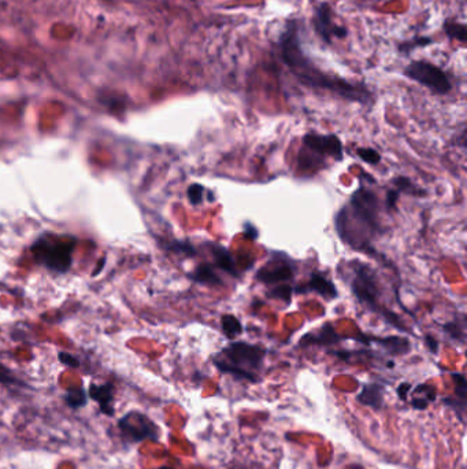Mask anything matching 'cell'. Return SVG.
Instances as JSON below:
<instances>
[{"label": "cell", "mask_w": 467, "mask_h": 469, "mask_svg": "<svg viewBox=\"0 0 467 469\" xmlns=\"http://www.w3.org/2000/svg\"><path fill=\"white\" fill-rule=\"evenodd\" d=\"M280 47H281V53H282L281 55H282L284 62L303 84L312 88L330 91L347 101H353V102H360V103L369 102L370 92L364 87L352 84L340 77H333L330 75H326L304 55L302 43L299 39V34H297V25L295 21L289 23L286 29L284 31L280 39Z\"/></svg>", "instance_id": "1"}, {"label": "cell", "mask_w": 467, "mask_h": 469, "mask_svg": "<svg viewBox=\"0 0 467 469\" xmlns=\"http://www.w3.org/2000/svg\"><path fill=\"white\" fill-rule=\"evenodd\" d=\"M266 350L262 346L245 342H232L218 357L214 358V365L236 379L258 383V372L262 369Z\"/></svg>", "instance_id": "2"}, {"label": "cell", "mask_w": 467, "mask_h": 469, "mask_svg": "<svg viewBox=\"0 0 467 469\" xmlns=\"http://www.w3.org/2000/svg\"><path fill=\"white\" fill-rule=\"evenodd\" d=\"M76 246L75 238H59L55 235H43L39 238L32 250L38 262L46 268L64 273L72 265V254Z\"/></svg>", "instance_id": "3"}, {"label": "cell", "mask_w": 467, "mask_h": 469, "mask_svg": "<svg viewBox=\"0 0 467 469\" xmlns=\"http://www.w3.org/2000/svg\"><path fill=\"white\" fill-rule=\"evenodd\" d=\"M404 75L437 95H445L452 90V83L448 75L427 61L410 62L404 69Z\"/></svg>", "instance_id": "4"}, {"label": "cell", "mask_w": 467, "mask_h": 469, "mask_svg": "<svg viewBox=\"0 0 467 469\" xmlns=\"http://www.w3.org/2000/svg\"><path fill=\"white\" fill-rule=\"evenodd\" d=\"M353 277L351 281V290L356 296L358 302L366 305L371 310H385L378 306V296H379V287L377 281L375 273L370 269V266L356 262L352 268ZM381 312V313H382Z\"/></svg>", "instance_id": "5"}, {"label": "cell", "mask_w": 467, "mask_h": 469, "mask_svg": "<svg viewBox=\"0 0 467 469\" xmlns=\"http://www.w3.org/2000/svg\"><path fill=\"white\" fill-rule=\"evenodd\" d=\"M351 209L355 217L369 229L378 231V199L375 194L364 187H359L351 198Z\"/></svg>", "instance_id": "6"}, {"label": "cell", "mask_w": 467, "mask_h": 469, "mask_svg": "<svg viewBox=\"0 0 467 469\" xmlns=\"http://www.w3.org/2000/svg\"><path fill=\"white\" fill-rule=\"evenodd\" d=\"M121 429L126 438L133 442L144 439H157L159 435L157 424H154L146 414L132 411L120 421Z\"/></svg>", "instance_id": "7"}, {"label": "cell", "mask_w": 467, "mask_h": 469, "mask_svg": "<svg viewBox=\"0 0 467 469\" xmlns=\"http://www.w3.org/2000/svg\"><path fill=\"white\" fill-rule=\"evenodd\" d=\"M314 27L319 36L328 45H332L334 39H344L347 36V29L343 25L334 23V14L328 3H322L315 10Z\"/></svg>", "instance_id": "8"}, {"label": "cell", "mask_w": 467, "mask_h": 469, "mask_svg": "<svg viewBox=\"0 0 467 469\" xmlns=\"http://www.w3.org/2000/svg\"><path fill=\"white\" fill-rule=\"evenodd\" d=\"M303 144L311 153H317L322 157H332L336 161L343 160V144L336 135H318L307 134L303 138Z\"/></svg>", "instance_id": "9"}, {"label": "cell", "mask_w": 467, "mask_h": 469, "mask_svg": "<svg viewBox=\"0 0 467 469\" xmlns=\"http://www.w3.org/2000/svg\"><path fill=\"white\" fill-rule=\"evenodd\" d=\"M293 275H295V268L292 266L289 261L274 258L256 273V280L265 284H276V283L291 280Z\"/></svg>", "instance_id": "10"}, {"label": "cell", "mask_w": 467, "mask_h": 469, "mask_svg": "<svg viewBox=\"0 0 467 469\" xmlns=\"http://www.w3.org/2000/svg\"><path fill=\"white\" fill-rule=\"evenodd\" d=\"M303 288H307L306 291H314L328 301H332V299L337 298V295H338L336 286L329 279H326L323 275H321L318 272H314L311 275L310 281L306 286L297 287V292Z\"/></svg>", "instance_id": "11"}, {"label": "cell", "mask_w": 467, "mask_h": 469, "mask_svg": "<svg viewBox=\"0 0 467 469\" xmlns=\"http://www.w3.org/2000/svg\"><path fill=\"white\" fill-rule=\"evenodd\" d=\"M384 394H385V390L381 384L369 383L362 388V391L359 392L356 399L359 403H362L364 406L379 410L384 405Z\"/></svg>", "instance_id": "12"}, {"label": "cell", "mask_w": 467, "mask_h": 469, "mask_svg": "<svg viewBox=\"0 0 467 469\" xmlns=\"http://www.w3.org/2000/svg\"><path fill=\"white\" fill-rule=\"evenodd\" d=\"M211 253H213L217 268H219L221 270L226 272L228 275H230L233 277L239 276L236 262H235V259H233V257L228 249H225L221 244H211Z\"/></svg>", "instance_id": "13"}, {"label": "cell", "mask_w": 467, "mask_h": 469, "mask_svg": "<svg viewBox=\"0 0 467 469\" xmlns=\"http://www.w3.org/2000/svg\"><path fill=\"white\" fill-rule=\"evenodd\" d=\"M189 277L191 280L199 284H204L210 287H218L224 284L221 277L217 275L214 266L210 264H200L192 273H189Z\"/></svg>", "instance_id": "14"}, {"label": "cell", "mask_w": 467, "mask_h": 469, "mask_svg": "<svg viewBox=\"0 0 467 469\" xmlns=\"http://www.w3.org/2000/svg\"><path fill=\"white\" fill-rule=\"evenodd\" d=\"M338 340V336L336 335L334 328L332 324H326L322 327V329L318 333H307L304 338H302L300 344L308 346V344H333Z\"/></svg>", "instance_id": "15"}, {"label": "cell", "mask_w": 467, "mask_h": 469, "mask_svg": "<svg viewBox=\"0 0 467 469\" xmlns=\"http://www.w3.org/2000/svg\"><path fill=\"white\" fill-rule=\"evenodd\" d=\"M90 396L101 403L102 411L106 414H114L113 407L110 406V402L113 399V387L111 384H105V385H91L90 388Z\"/></svg>", "instance_id": "16"}, {"label": "cell", "mask_w": 467, "mask_h": 469, "mask_svg": "<svg viewBox=\"0 0 467 469\" xmlns=\"http://www.w3.org/2000/svg\"><path fill=\"white\" fill-rule=\"evenodd\" d=\"M375 342L382 346L389 354L392 355H403L410 353L411 344L408 339L401 336H388V338H379L375 339Z\"/></svg>", "instance_id": "17"}, {"label": "cell", "mask_w": 467, "mask_h": 469, "mask_svg": "<svg viewBox=\"0 0 467 469\" xmlns=\"http://www.w3.org/2000/svg\"><path fill=\"white\" fill-rule=\"evenodd\" d=\"M221 327L224 333L229 338L233 339L236 336H239L243 332V325L240 322V320L237 317H235L233 314H225L221 318Z\"/></svg>", "instance_id": "18"}, {"label": "cell", "mask_w": 467, "mask_h": 469, "mask_svg": "<svg viewBox=\"0 0 467 469\" xmlns=\"http://www.w3.org/2000/svg\"><path fill=\"white\" fill-rule=\"evenodd\" d=\"M393 184L397 188V192H405L408 195H414V197H423L426 195L425 190L418 188L410 179L407 177H396L393 180Z\"/></svg>", "instance_id": "19"}, {"label": "cell", "mask_w": 467, "mask_h": 469, "mask_svg": "<svg viewBox=\"0 0 467 469\" xmlns=\"http://www.w3.org/2000/svg\"><path fill=\"white\" fill-rule=\"evenodd\" d=\"M445 333H448L453 340H457L460 343H464L466 340V332H464V321H459L457 318L446 322L444 325Z\"/></svg>", "instance_id": "20"}, {"label": "cell", "mask_w": 467, "mask_h": 469, "mask_svg": "<svg viewBox=\"0 0 467 469\" xmlns=\"http://www.w3.org/2000/svg\"><path fill=\"white\" fill-rule=\"evenodd\" d=\"M445 34L451 38V39H456L460 43L466 42V27L463 24H457V23H446L444 25Z\"/></svg>", "instance_id": "21"}, {"label": "cell", "mask_w": 467, "mask_h": 469, "mask_svg": "<svg viewBox=\"0 0 467 469\" xmlns=\"http://www.w3.org/2000/svg\"><path fill=\"white\" fill-rule=\"evenodd\" d=\"M168 249L176 254H180V255H185V257H195L198 254L196 249L189 243V242H181V240H177V242H173L168 246Z\"/></svg>", "instance_id": "22"}, {"label": "cell", "mask_w": 467, "mask_h": 469, "mask_svg": "<svg viewBox=\"0 0 467 469\" xmlns=\"http://www.w3.org/2000/svg\"><path fill=\"white\" fill-rule=\"evenodd\" d=\"M452 380L455 383V395L456 398L466 401L467 398V381L463 373H452Z\"/></svg>", "instance_id": "23"}, {"label": "cell", "mask_w": 467, "mask_h": 469, "mask_svg": "<svg viewBox=\"0 0 467 469\" xmlns=\"http://www.w3.org/2000/svg\"><path fill=\"white\" fill-rule=\"evenodd\" d=\"M66 401H68L69 406H72V407H80V406H84V405H85V402H87V395H85V392H84L81 388L70 390V391L68 392Z\"/></svg>", "instance_id": "24"}, {"label": "cell", "mask_w": 467, "mask_h": 469, "mask_svg": "<svg viewBox=\"0 0 467 469\" xmlns=\"http://www.w3.org/2000/svg\"><path fill=\"white\" fill-rule=\"evenodd\" d=\"M356 153H358L359 158H360L363 162H366V164L377 165V164H379V161H381V155H379L375 150H373V149H358Z\"/></svg>", "instance_id": "25"}, {"label": "cell", "mask_w": 467, "mask_h": 469, "mask_svg": "<svg viewBox=\"0 0 467 469\" xmlns=\"http://www.w3.org/2000/svg\"><path fill=\"white\" fill-rule=\"evenodd\" d=\"M269 296H270L271 299H281V301L289 302V301H291V296H292V287H291V286H280V287H276V288H273V290L269 292Z\"/></svg>", "instance_id": "26"}, {"label": "cell", "mask_w": 467, "mask_h": 469, "mask_svg": "<svg viewBox=\"0 0 467 469\" xmlns=\"http://www.w3.org/2000/svg\"><path fill=\"white\" fill-rule=\"evenodd\" d=\"M203 195H204V188L200 184H192L188 188V199L192 205H199L203 202Z\"/></svg>", "instance_id": "27"}, {"label": "cell", "mask_w": 467, "mask_h": 469, "mask_svg": "<svg viewBox=\"0 0 467 469\" xmlns=\"http://www.w3.org/2000/svg\"><path fill=\"white\" fill-rule=\"evenodd\" d=\"M442 402H444V405L452 407L463 421V416L466 413V401H462L459 398H444Z\"/></svg>", "instance_id": "28"}, {"label": "cell", "mask_w": 467, "mask_h": 469, "mask_svg": "<svg viewBox=\"0 0 467 469\" xmlns=\"http://www.w3.org/2000/svg\"><path fill=\"white\" fill-rule=\"evenodd\" d=\"M414 394H422L421 396H425L429 402H433L436 399V388L429 384H419L414 390Z\"/></svg>", "instance_id": "29"}, {"label": "cell", "mask_w": 467, "mask_h": 469, "mask_svg": "<svg viewBox=\"0 0 467 469\" xmlns=\"http://www.w3.org/2000/svg\"><path fill=\"white\" fill-rule=\"evenodd\" d=\"M429 403L430 402L425 396H419V395H415L411 401V406L416 410H425L429 406Z\"/></svg>", "instance_id": "30"}, {"label": "cell", "mask_w": 467, "mask_h": 469, "mask_svg": "<svg viewBox=\"0 0 467 469\" xmlns=\"http://www.w3.org/2000/svg\"><path fill=\"white\" fill-rule=\"evenodd\" d=\"M0 381L5 383V384H9V383L14 381V377H13L12 372L6 366H3L2 364H0Z\"/></svg>", "instance_id": "31"}, {"label": "cell", "mask_w": 467, "mask_h": 469, "mask_svg": "<svg viewBox=\"0 0 467 469\" xmlns=\"http://www.w3.org/2000/svg\"><path fill=\"white\" fill-rule=\"evenodd\" d=\"M397 199H399V192L397 191H395V190L388 191V194H386V206H388V209H395L396 203H397Z\"/></svg>", "instance_id": "32"}, {"label": "cell", "mask_w": 467, "mask_h": 469, "mask_svg": "<svg viewBox=\"0 0 467 469\" xmlns=\"http://www.w3.org/2000/svg\"><path fill=\"white\" fill-rule=\"evenodd\" d=\"M59 359H61V362H64V364L68 365V366H72V368L79 366V361H77L73 355H70V354L61 353V354H59Z\"/></svg>", "instance_id": "33"}, {"label": "cell", "mask_w": 467, "mask_h": 469, "mask_svg": "<svg viewBox=\"0 0 467 469\" xmlns=\"http://www.w3.org/2000/svg\"><path fill=\"white\" fill-rule=\"evenodd\" d=\"M425 343H426V347L429 348L430 353L436 354L438 351V342L431 335H426L425 336Z\"/></svg>", "instance_id": "34"}, {"label": "cell", "mask_w": 467, "mask_h": 469, "mask_svg": "<svg viewBox=\"0 0 467 469\" xmlns=\"http://www.w3.org/2000/svg\"><path fill=\"white\" fill-rule=\"evenodd\" d=\"M411 388H412V385H411L410 383H401V384H399V387H397V395H399V398L403 399V401H405L408 392L411 391Z\"/></svg>", "instance_id": "35"}, {"label": "cell", "mask_w": 467, "mask_h": 469, "mask_svg": "<svg viewBox=\"0 0 467 469\" xmlns=\"http://www.w3.org/2000/svg\"><path fill=\"white\" fill-rule=\"evenodd\" d=\"M244 231H245V236L250 238L251 240H255V239L258 238V229H256L252 224L247 223V224L244 225Z\"/></svg>", "instance_id": "36"}, {"label": "cell", "mask_w": 467, "mask_h": 469, "mask_svg": "<svg viewBox=\"0 0 467 469\" xmlns=\"http://www.w3.org/2000/svg\"><path fill=\"white\" fill-rule=\"evenodd\" d=\"M159 469H172V468H168V466H163V468H159Z\"/></svg>", "instance_id": "37"}]
</instances>
